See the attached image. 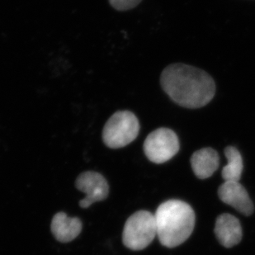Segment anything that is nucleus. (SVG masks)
Returning <instances> with one entry per match:
<instances>
[{
    "label": "nucleus",
    "instance_id": "f257e3e1",
    "mask_svg": "<svg viewBox=\"0 0 255 255\" xmlns=\"http://www.w3.org/2000/svg\"><path fill=\"white\" fill-rule=\"evenodd\" d=\"M162 89L175 104L186 109H200L216 94L214 80L204 70L185 64L167 66L160 76Z\"/></svg>",
    "mask_w": 255,
    "mask_h": 255
},
{
    "label": "nucleus",
    "instance_id": "f03ea898",
    "mask_svg": "<svg viewBox=\"0 0 255 255\" xmlns=\"http://www.w3.org/2000/svg\"><path fill=\"white\" fill-rule=\"evenodd\" d=\"M157 236L162 246L174 248L187 241L195 227L193 208L180 200L163 202L155 215Z\"/></svg>",
    "mask_w": 255,
    "mask_h": 255
},
{
    "label": "nucleus",
    "instance_id": "7ed1b4c3",
    "mask_svg": "<svg viewBox=\"0 0 255 255\" xmlns=\"http://www.w3.org/2000/svg\"><path fill=\"white\" fill-rule=\"evenodd\" d=\"M140 123L130 111L117 112L104 126L103 140L107 146L119 149L130 144L137 137Z\"/></svg>",
    "mask_w": 255,
    "mask_h": 255
},
{
    "label": "nucleus",
    "instance_id": "20e7f679",
    "mask_svg": "<svg viewBox=\"0 0 255 255\" xmlns=\"http://www.w3.org/2000/svg\"><path fill=\"white\" fill-rule=\"evenodd\" d=\"M155 236L157 230L154 215L147 211H139L126 222L123 242L131 251H142L154 241Z\"/></svg>",
    "mask_w": 255,
    "mask_h": 255
},
{
    "label": "nucleus",
    "instance_id": "39448f33",
    "mask_svg": "<svg viewBox=\"0 0 255 255\" xmlns=\"http://www.w3.org/2000/svg\"><path fill=\"white\" fill-rule=\"evenodd\" d=\"M179 150L178 135L169 128H161L152 131L144 142L147 158L154 164L169 161Z\"/></svg>",
    "mask_w": 255,
    "mask_h": 255
},
{
    "label": "nucleus",
    "instance_id": "423d86ee",
    "mask_svg": "<svg viewBox=\"0 0 255 255\" xmlns=\"http://www.w3.org/2000/svg\"><path fill=\"white\" fill-rule=\"evenodd\" d=\"M75 186L86 195L80 202L82 208H88L94 202L104 201L109 196V183L104 176L96 172L89 171L81 173L76 179Z\"/></svg>",
    "mask_w": 255,
    "mask_h": 255
},
{
    "label": "nucleus",
    "instance_id": "0eeeda50",
    "mask_svg": "<svg viewBox=\"0 0 255 255\" xmlns=\"http://www.w3.org/2000/svg\"><path fill=\"white\" fill-rule=\"evenodd\" d=\"M218 195L222 202L233 207L241 214L246 217L253 214L255 211L253 202L246 188L239 182L225 181L218 189Z\"/></svg>",
    "mask_w": 255,
    "mask_h": 255
},
{
    "label": "nucleus",
    "instance_id": "6e6552de",
    "mask_svg": "<svg viewBox=\"0 0 255 255\" xmlns=\"http://www.w3.org/2000/svg\"><path fill=\"white\" fill-rule=\"evenodd\" d=\"M215 234L220 243L226 248H231L238 245L243 236L240 221L236 217L227 213L217 217Z\"/></svg>",
    "mask_w": 255,
    "mask_h": 255
},
{
    "label": "nucleus",
    "instance_id": "1a4fd4ad",
    "mask_svg": "<svg viewBox=\"0 0 255 255\" xmlns=\"http://www.w3.org/2000/svg\"><path fill=\"white\" fill-rule=\"evenodd\" d=\"M82 231V222L77 217H69L64 212H58L51 222V232L58 241L68 243L74 241Z\"/></svg>",
    "mask_w": 255,
    "mask_h": 255
},
{
    "label": "nucleus",
    "instance_id": "9d476101",
    "mask_svg": "<svg viewBox=\"0 0 255 255\" xmlns=\"http://www.w3.org/2000/svg\"><path fill=\"white\" fill-rule=\"evenodd\" d=\"M219 155L212 148H203L194 152L191 165L196 176L201 179L209 178L219 167Z\"/></svg>",
    "mask_w": 255,
    "mask_h": 255
},
{
    "label": "nucleus",
    "instance_id": "9b49d317",
    "mask_svg": "<svg viewBox=\"0 0 255 255\" xmlns=\"http://www.w3.org/2000/svg\"><path fill=\"white\" fill-rule=\"evenodd\" d=\"M225 154L228 163L222 169V177L225 181L239 182L243 172V159L241 153L236 147L227 146Z\"/></svg>",
    "mask_w": 255,
    "mask_h": 255
},
{
    "label": "nucleus",
    "instance_id": "f8f14e48",
    "mask_svg": "<svg viewBox=\"0 0 255 255\" xmlns=\"http://www.w3.org/2000/svg\"><path fill=\"white\" fill-rule=\"evenodd\" d=\"M141 0H109L110 4L119 11H126L136 7Z\"/></svg>",
    "mask_w": 255,
    "mask_h": 255
}]
</instances>
